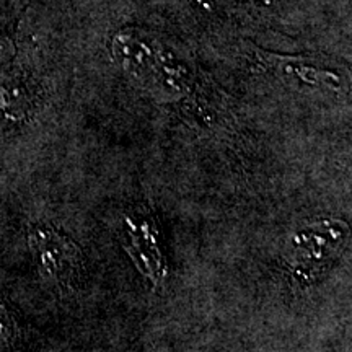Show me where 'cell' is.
I'll return each instance as SVG.
<instances>
[{"label":"cell","instance_id":"cell-1","mask_svg":"<svg viewBox=\"0 0 352 352\" xmlns=\"http://www.w3.org/2000/svg\"><path fill=\"white\" fill-rule=\"evenodd\" d=\"M109 51L127 74L164 94L179 95L189 87V70L176 52L155 34L142 28H124L109 44Z\"/></svg>","mask_w":352,"mask_h":352},{"label":"cell","instance_id":"cell-2","mask_svg":"<svg viewBox=\"0 0 352 352\" xmlns=\"http://www.w3.org/2000/svg\"><path fill=\"white\" fill-rule=\"evenodd\" d=\"M32 246L36 250L44 274L57 283H70L78 267V250L57 233L36 230L32 235Z\"/></svg>","mask_w":352,"mask_h":352},{"label":"cell","instance_id":"cell-3","mask_svg":"<svg viewBox=\"0 0 352 352\" xmlns=\"http://www.w3.org/2000/svg\"><path fill=\"white\" fill-rule=\"evenodd\" d=\"M258 57L263 64H266V67L274 70L280 77L296 80L303 85L333 88L340 82V77L333 70L323 67L318 60L307 59V57L276 56L264 51H258Z\"/></svg>","mask_w":352,"mask_h":352},{"label":"cell","instance_id":"cell-4","mask_svg":"<svg viewBox=\"0 0 352 352\" xmlns=\"http://www.w3.org/2000/svg\"><path fill=\"white\" fill-rule=\"evenodd\" d=\"M201 6H228L241 8H259L270 6V0H199Z\"/></svg>","mask_w":352,"mask_h":352},{"label":"cell","instance_id":"cell-5","mask_svg":"<svg viewBox=\"0 0 352 352\" xmlns=\"http://www.w3.org/2000/svg\"><path fill=\"white\" fill-rule=\"evenodd\" d=\"M12 329L13 327H12L10 316H8L6 308L0 305V341L8 340L12 334Z\"/></svg>","mask_w":352,"mask_h":352}]
</instances>
